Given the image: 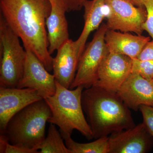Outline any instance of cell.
I'll use <instances>...</instances> for the list:
<instances>
[{
	"instance_id": "obj_7",
	"label": "cell",
	"mask_w": 153,
	"mask_h": 153,
	"mask_svg": "<svg viewBox=\"0 0 153 153\" xmlns=\"http://www.w3.org/2000/svg\"><path fill=\"white\" fill-rule=\"evenodd\" d=\"M108 8V29L141 36L147 19L145 7H135L131 0H105Z\"/></svg>"
},
{
	"instance_id": "obj_8",
	"label": "cell",
	"mask_w": 153,
	"mask_h": 153,
	"mask_svg": "<svg viewBox=\"0 0 153 153\" xmlns=\"http://www.w3.org/2000/svg\"><path fill=\"white\" fill-rule=\"evenodd\" d=\"M24 74L19 88H30L37 91L44 99L53 95L56 91L55 76L50 74L44 64L27 47Z\"/></svg>"
},
{
	"instance_id": "obj_18",
	"label": "cell",
	"mask_w": 153,
	"mask_h": 153,
	"mask_svg": "<svg viewBox=\"0 0 153 153\" xmlns=\"http://www.w3.org/2000/svg\"><path fill=\"white\" fill-rule=\"evenodd\" d=\"M63 140L56 125L50 123L47 136L37 149L40 153H71Z\"/></svg>"
},
{
	"instance_id": "obj_1",
	"label": "cell",
	"mask_w": 153,
	"mask_h": 153,
	"mask_svg": "<svg viewBox=\"0 0 153 153\" xmlns=\"http://www.w3.org/2000/svg\"><path fill=\"white\" fill-rule=\"evenodd\" d=\"M0 7L1 15L24 47L30 49L48 71H52L46 25L51 10L49 0H0Z\"/></svg>"
},
{
	"instance_id": "obj_9",
	"label": "cell",
	"mask_w": 153,
	"mask_h": 153,
	"mask_svg": "<svg viewBox=\"0 0 153 153\" xmlns=\"http://www.w3.org/2000/svg\"><path fill=\"white\" fill-rule=\"evenodd\" d=\"M132 59L126 55L109 52L99 69L97 85L117 92L131 73Z\"/></svg>"
},
{
	"instance_id": "obj_26",
	"label": "cell",
	"mask_w": 153,
	"mask_h": 153,
	"mask_svg": "<svg viewBox=\"0 0 153 153\" xmlns=\"http://www.w3.org/2000/svg\"><path fill=\"white\" fill-rule=\"evenodd\" d=\"M152 83H153V79L152 80Z\"/></svg>"
},
{
	"instance_id": "obj_3",
	"label": "cell",
	"mask_w": 153,
	"mask_h": 153,
	"mask_svg": "<svg viewBox=\"0 0 153 153\" xmlns=\"http://www.w3.org/2000/svg\"><path fill=\"white\" fill-rule=\"evenodd\" d=\"M84 89L79 86L67 88L56 81V91L53 95L44 98L51 109L48 122L60 128L62 137L71 136L76 130L87 139H93L92 132L84 115L82 94Z\"/></svg>"
},
{
	"instance_id": "obj_23",
	"label": "cell",
	"mask_w": 153,
	"mask_h": 153,
	"mask_svg": "<svg viewBox=\"0 0 153 153\" xmlns=\"http://www.w3.org/2000/svg\"><path fill=\"white\" fill-rule=\"evenodd\" d=\"M64 6L66 12L79 11L83 7L85 0H58Z\"/></svg>"
},
{
	"instance_id": "obj_15",
	"label": "cell",
	"mask_w": 153,
	"mask_h": 153,
	"mask_svg": "<svg viewBox=\"0 0 153 153\" xmlns=\"http://www.w3.org/2000/svg\"><path fill=\"white\" fill-rule=\"evenodd\" d=\"M105 40L109 52L126 55L134 59L137 57L147 43L150 41V38L108 29Z\"/></svg>"
},
{
	"instance_id": "obj_4",
	"label": "cell",
	"mask_w": 153,
	"mask_h": 153,
	"mask_svg": "<svg viewBox=\"0 0 153 153\" xmlns=\"http://www.w3.org/2000/svg\"><path fill=\"white\" fill-rule=\"evenodd\" d=\"M51 115L44 99L35 102L11 118L3 134L11 144L38 149L46 137V124Z\"/></svg>"
},
{
	"instance_id": "obj_5",
	"label": "cell",
	"mask_w": 153,
	"mask_h": 153,
	"mask_svg": "<svg viewBox=\"0 0 153 153\" xmlns=\"http://www.w3.org/2000/svg\"><path fill=\"white\" fill-rule=\"evenodd\" d=\"M19 36L0 18V87L17 88L24 74L26 59Z\"/></svg>"
},
{
	"instance_id": "obj_19",
	"label": "cell",
	"mask_w": 153,
	"mask_h": 153,
	"mask_svg": "<svg viewBox=\"0 0 153 153\" xmlns=\"http://www.w3.org/2000/svg\"><path fill=\"white\" fill-rule=\"evenodd\" d=\"M131 72L139 74L148 80H152L153 60L132 59Z\"/></svg>"
},
{
	"instance_id": "obj_14",
	"label": "cell",
	"mask_w": 153,
	"mask_h": 153,
	"mask_svg": "<svg viewBox=\"0 0 153 153\" xmlns=\"http://www.w3.org/2000/svg\"><path fill=\"white\" fill-rule=\"evenodd\" d=\"M51 10L46 20L49 47L52 55L69 38L68 23L65 13L66 11L64 6L58 0H49Z\"/></svg>"
},
{
	"instance_id": "obj_2",
	"label": "cell",
	"mask_w": 153,
	"mask_h": 153,
	"mask_svg": "<svg viewBox=\"0 0 153 153\" xmlns=\"http://www.w3.org/2000/svg\"><path fill=\"white\" fill-rule=\"evenodd\" d=\"M85 89L82 94V108L94 139L136 126L130 109L117 92L97 85Z\"/></svg>"
},
{
	"instance_id": "obj_24",
	"label": "cell",
	"mask_w": 153,
	"mask_h": 153,
	"mask_svg": "<svg viewBox=\"0 0 153 153\" xmlns=\"http://www.w3.org/2000/svg\"><path fill=\"white\" fill-rule=\"evenodd\" d=\"M137 58L140 60H153V41L148 42Z\"/></svg>"
},
{
	"instance_id": "obj_16",
	"label": "cell",
	"mask_w": 153,
	"mask_h": 153,
	"mask_svg": "<svg viewBox=\"0 0 153 153\" xmlns=\"http://www.w3.org/2000/svg\"><path fill=\"white\" fill-rule=\"evenodd\" d=\"M84 9V26L79 38L75 41L77 51L81 57L85 50V43L91 32L98 29L108 9L105 0H85Z\"/></svg>"
},
{
	"instance_id": "obj_12",
	"label": "cell",
	"mask_w": 153,
	"mask_h": 153,
	"mask_svg": "<svg viewBox=\"0 0 153 153\" xmlns=\"http://www.w3.org/2000/svg\"><path fill=\"white\" fill-rule=\"evenodd\" d=\"M130 109L137 111L142 105L153 107V83L131 72L117 91Z\"/></svg>"
},
{
	"instance_id": "obj_11",
	"label": "cell",
	"mask_w": 153,
	"mask_h": 153,
	"mask_svg": "<svg viewBox=\"0 0 153 153\" xmlns=\"http://www.w3.org/2000/svg\"><path fill=\"white\" fill-rule=\"evenodd\" d=\"M44 99L30 88L0 87V132L4 134L11 118L26 106Z\"/></svg>"
},
{
	"instance_id": "obj_21",
	"label": "cell",
	"mask_w": 153,
	"mask_h": 153,
	"mask_svg": "<svg viewBox=\"0 0 153 153\" xmlns=\"http://www.w3.org/2000/svg\"><path fill=\"white\" fill-rule=\"evenodd\" d=\"M140 111L143 117V124L149 134L153 137V107L142 105Z\"/></svg>"
},
{
	"instance_id": "obj_22",
	"label": "cell",
	"mask_w": 153,
	"mask_h": 153,
	"mask_svg": "<svg viewBox=\"0 0 153 153\" xmlns=\"http://www.w3.org/2000/svg\"><path fill=\"white\" fill-rule=\"evenodd\" d=\"M144 7L146 10L147 19L143 27L153 41V0H148L145 3Z\"/></svg>"
},
{
	"instance_id": "obj_20",
	"label": "cell",
	"mask_w": 153,
	"mask_h": 153,
	"mask_svg": "<svg viewBox=\"0 0 153 153\" xmlns=\"http://www.w3.org/2000/svg\"><path fill=\"white\" fill-rule=\"evenodd\" d=\"M0 153H39L36 149L25 147L16 145L11 144L5 136L0 135Z\"/></svg>"
},
{
	"instance_id": "obj_6",
	"label": "cell",
	"mask_w": 153,
	"mask_h": 153,
	"mask_svg": "<svg viewBox=\"0 0 153 153\" xmlns=\"http://www.w3.org/2000/svg\"><path fill=\"white\" fill-rule=\"evenodd\" d=\"M107 30L106 25L102 24L88 44L79 59L75 78L69 89L79 86L87 88L94 85L99 69L109 53L105 40Z\"/></svg>"
},
{
	"instance_id": "obj_17",
	"label": "cell",
	"mask_w": 153,
	"mask_h": 153,
	"mask_svg": "<svg viewBox=\"0 0 153 153\" xmlns=\"http://www.w3.org/2000/svg\"><path fill=\"white\" fill-rule=\"evenodd\" d=\"M67 147L71 153H108V137H102L92 142L81 143L76 142L71 136L63 137Z\"/></svg>"
},
{
	"instance_id": "obj_13",
	"label": "cell",
	"mask_w": 153,
	"mask_h": 153,
	"mask_svg": "<svg viewBox=\"0 0 153 153\" xmlns=\"http://www.w3.org/2000/svg\"><path fill=\"white\" fill-rule=\"evenodd\" d=\"M52 60V71L55 80L69 88L74 81L80 57L75 41L69 39L57 50Z\"/></svg>"
},
{
	"instance_id": "obj_25",
	"label": "cell",
	"mask_w": 153,
	"mask_h": 153,
	"mask_svg": "<svg viewBox=\"0 0 153 153\" xmlns=\"http://www.w3.org/2000/svg\"><path fill=\"white\" fill-rule=\"evenodd\" d=\"M135 5L137 7H145L144 5L148 0H131Z\"/></svg>"
},
{
	"instance_id": "obj_10",
	"label": "cell",
	"mask_w": 153,
	"mask_h": 153,
	"mask_svg": "<svg viewBox=\"0 0 153 153\" xmlns=\"http://www.w3.org/2000/svg\"><path fill=\"white\" fill-rule=\"evenodd\" d=\"M108 143V153H146L153 149V137L141 123L111 134Z\"/></svg>"
}]
</instances>
